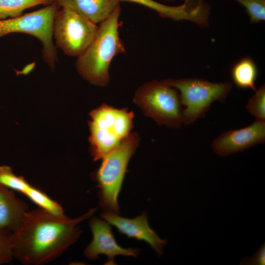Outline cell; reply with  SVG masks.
Here are the masks:
<instances>
[{
	"mask_svg": "<svg viewBox=\"0 0 265 265\" xmlns=\"http://www.w3.org/2000/svg\"><path fill=\"white\" fill-rule=\"evenodd\" d=\"M96 211L72 219L40 208L28 211L19 227L12 233L14 258L26 265H41L60 257L80 237L78 226Z\"/></svg>",
	"mask_w": 265,
	"mask_h": 265,
	"instance_id": "obj_1",
	"label": "cell"
},
{
	"mask_svg": "<svg viewBox=\"0 0 265 265\" xmlns=\"http://www.w3.org/2000/svg\"><path fill=\"white\" fill-rule=\"evenodd\" d=\"M265 141V121L255 119L246 127L223 132L213 140L212 148L218 156L226 157Z\"/></svg>",
	"mask_w": 265,
	"mask_h": 265,
	"instance_id": "obj_10",
	"label": "cell"
},
{
	"mask_svg": "<svg viewBox=\"0 0 265 265\" xmlns=\"http://www.w3.org/2000/svg\"><path fill=\"white\" fill-rule=\"evenodd\" d=\"M13 259L12 233L0 228V265L8 264Z\"/></svg>",
	"mask_w": 265,
	"mask_h": 265,
	"instance_id": "obj_20",
	"label": "cell"
},
{
	"mask_svg": "<svg viewBox=\"0 0 265 265\" xmlns=\"http://www.w3.org/2000/svg\"><path fill=\"white\" fill-rule=\"evenodd\" d=\"M242 265H265V244L264 242L254 254L243 259L240 262Z\"/></svg>",
	"mask_w": 265,
	"mask_h": 265,
	"instance_id": "obj_21",
	"label": "cell"
},
{
	"mask_svg": "<svg viewBox=\"0 0 265 265\" xmlns=\"http://www.w3.org/2000/svg\"><path fill=\"white\" fill-rule=\"evenodd\" d=\"M0 184L23 193L39 208L48 212L55 214H64L63 208L59 203L29 184L23 177L15 175L9 166L0 165Z\"/></svg>",
	"mask_w": 265,
	"mask_h": 265,
	"instance_id": "obj_13",
	"label": "cell"
},
{
	"mask_svg": "<svg viewBox=\"0 0 265 265\" xmlns=\"http://www.w3.org/2000/svg\"><path fill=\"white\" fill-rule=\"evenodd\" d=\"M98 27L76 12L61 7L54 17L53 36L56 46L64 53L78 57L92 43Z\"/></svg>",
	"mask_w": 265,
	"mask_h": 265,
	"instance_id": "obj_8",
	"label": "cell"
},
{
	"mask_svg": "<svg viewBox=\"0 0 265 265\" xmlns=\"http://www.w3.org/2000/svg\"><path fill=\"white\" fill-rule=\"evenodd\" d=\"M57 6L70 9L95 24H100L120 7L119 0H54Z\"/></svg>",
	"mask_w": 265,
	"mask_h": 265,
	"instance_id": "obj_14",
	"label": "cell"
},
{
	"mask_svg": "<svg viewBox=\"0 0 265 265\" xmlns=\"http://www.w3.org/2000/svg\"><path fill=\"white\" fill-rule=\"evenodd\" d=\"M248 112L256 119L265 121V85H261L245 106Z\"/></svg>",
	"mask_w": 265,
	"mask_h": 265,
	"instance_id": "obj_18",
	"label": "cell"
},
{
	"mask_svg": "<svg viewBox=\"0 0 265 265\" xmlns=\"http://www.w3.org/2000/svg\"><path fill=\"white\" fill-rule=\"evenodd\" d=\"M137 3L157 13L162 18L175 21L187 20L200 27L209 26L211 6L205 0H184V3L176 6H169L153 0H119Z\"/></svg>",
	"mask_w": 265,
	"mask_h": 265,
	"instance_id": "obj_11",
	"label": "cell"
},
{
	"mask_svg": "<svg viewBox=\"0 0 265 265\" xmlns=\"http://www.w3.org/2000/svg\"><path fill=\"white\" fill-rule=\"evenodd\" d=\"M163 0L168 1H174L176 0Z\"/></svg>",
	"mask_w": 265,
	"mask_h": 265,
	"instance_id": "obj_22",
	"label": "cell"
},
{
	"mask_svg": "<svg viewBox=\"0 0 265 265\" xmlns=\"http://www.w3.org/2000/svg\"><path fill=\"white\" fill-rule=\"evenodd\" d=\"M139 142L138 134L131 132L101 159L100 166L92 173L98 188L99 205L103 211L120 214L118 195L128 171V163Z\"/></svg>",
	"mask_w": 265,
	"mask_h": 265,
	"instance_id": "obj_3",
	"label": "cell"
},
{
	"mask_svg": "<svg viewBox=\"0 0 265 265\" xmlns=\"http://www.w3.org/2000/svg\"><path fill=\"white\" fill-rule=\"evenodd\" d=\"M53 2L54 0H0V20L18 17L27 8Z\"/></svg>",
	"mask_w": 265,
	"mask_h": 265,
	"instance_id": "obj_17",
	"label": "cell"
},
{
	"mask_svg": "<svg viewBox=\"0 0 265 265\" xmlns=\"http://www.w3.org/2000/svg\"><path fill=\"white\" fill-rule=\"evenodd\" d=\"M100 216L114 226L120 234L129 238L145 241L157 252L159 257L162 255V248L167 244V240L161 239L150 227L146 212H143L141 215L132 219L107 212L101 213Z\"/></svg>",
	"mask_w": 265,
	"mask_h": 265,
	"instance_id": "obj_12",
	"label": "cell"
},
{
	"mask_svg": "<svg viewBox=\"0 0 265 265\" xmlns=\"http://www.w3.org/2000/svg\"><path fill=\"white\" fill-rule=\"evenodd\" d=\"M28 211L26 204L16 197L13 190L0 184V228L13 233Z\"/></svg>",
	"mask_w": 265,
	"mask_h": 265,
	"instance_id": "obj_15",
	"label": "cell"
},
{
	"mask_svg": "<svg viewBox=\"0 0 265 265\" xmlns=\"http://www.w3.org/2000/svg\"><path fill=\"white\" fill-rule=\"evenodd\" d=\"M167 84L180 92L183 124L189 125L205 117L212 103L224 102L232 89L230 81L211 82L199 78L167 79Z\"/></svg>",
	"mask_w": 265,
	"mask_h": 265,
	"instance_id": "obj_5",
	"label": "cell"
},
{
	"mask_svg": "<svg viewBox=\"0 0 265 265\" xmlns=\"http://www.w3.org/2000/svg\"><path fill=\"white\" fill-rule=\"evenodd\" d=\"M234 84L241 89H250L256 91V82L258 69L254 60L249 56L241 58L234 64L231 70Z\"/></svg>",
	"mask_w": 265,
	"mask_h": 265,
	"instance_id": "obj_16",
	"label": "cell"
},
{
	"mask_svg": "<svg viewBox=\"0 0 265 265\" xmlns=\"http://www.w3.org/2000/svg\"><path fill=\"white\" fill-rule=\"evenodd\" d=\"M133 101L146 116L159 126L176 129L183 124L180 94L163 80L151 81L140 86Z\"/></svg>",
	"mask_w": 265,
	"mask_h": 265,
	"instance_id": "obj_6",
	"label": "cell"
},
{
	"mask_svg": "<svg viewBox=\"0 0 265 265\" xmlns=\"http://www.w3.org/2000/svg\"><path fill=\"white\" fill-rule=\"evenodd\" d=\"M59 8L53 2L38 10L19 16L0 20V38L12 33H24L38 38L43 45L44 61L54 69L57 60L53 40L54 17Z\"/></svg>",
	"mask_w": 265,
	"mask_h": 265,
	"instance_id": "obj_7",
	"label": "cell"
},
{
	"mask_svg": "<svg viewBox=\"0 0 265 265\" xmlns=\"http://www.w3.org/2000/svg\"><path fill=\"white\" fill-rule=\"evenodd\" d=\"M120 6L98 26L92 43L79 56L76 66L79 74L89 83L105 87L110 81L109 69L114 57L125 52L120 37Z\"/></svg>",
	"mask_w": 265,
	"mask_h": 265,
	"instance_id": "obj_2",
	"label": "cell"
},
{
	"mask_svg": "<svg viewBox=\"0 0 265 265\" xmlns=\"http://www.w3.org/2000/svg\"><path fill=\"white\" fill-rule=\"evenodd\" d=\"M89 225L92 234V240L84 251L85 256L90 260L99 258L100 255H106L107 261L105 265H116L114 257L116 256L136 257L139 252L137 248H125L116 242L109 224L105 220L92 217Z\"/></svg>",
	"mask_w": 265,
	"mask_h": 265,
	"instance_id": "obj_9",
	"label": "cell"
},
{
	"mask_svg": "<svg viewBox=\"0 0 265 265\" xmlns=\"http://www.w3.org/2000/svg\"><path fill=\"white\" fill-rule=\"evenodd\" d=\"M245 8L251 24L265 21V0H234Z\"/></svg>",
	"mask_w": 265,
	"mask_h": 265,
	"instance_id": "obj_19",
	"label": "cell"
},
{
	"mask_svg": "<svg viewBox=\"0 0 265 265\" xmlns=\"http://www.w3.org/2000/svg\"><path fill=\"white\" fill-rule=\"evenodd\" d=\"M89 151L94 161L101 159L127 137L133 128L134 113L103 104L89 113Z\"/></svg>",
	"mask_w": 265,
	"mask_h": 265,
	"instance_id": "obj_4",
	"label": "cell"
}]
</instances>
